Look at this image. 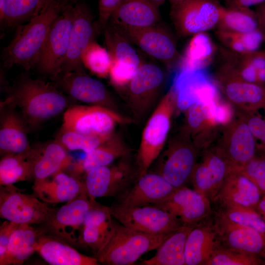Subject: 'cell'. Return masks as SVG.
<instances>
[{
    "label": "cell",
    "instance_id": "d590c367",
    "mask_svg": "<svg viewBox=\"0 0 265 265\" xmlns=\"http://www.w3.org/2000/svg\"><path fill=\"white\" fill-rule=\"evenodd\" d=\"M104 35L111 60L139 68L142 62L138 54L117 26L110 22L107 24Z\"/></svg>",
    "mask_w": 265,
    "mask_h": 265
},
{
    "label": "cell",
    "instance_id": "5b68a950",
    "mask_svg": "<svg viewBox=\"0 0 265 265\" xmlns=\"http://www.w3.org/2000/svg\"><path fill=\"white\" fill-rule=\"evenodd\" d=\"M128 156L115 165L96 167L84 175L85 191L91 201L103 197L117 198L136 182L137 167L127 159Z\"/></svg>",
    "mask_w": 265,
    "mask_h": 265
},
{
    "label": "cell",
    "instance_id": "f1b7e54d",
    "mask_svg": "<svg viewBox=\"0 0 265 265\" xmlns=\"http://www.w3.org/2000/svg\"><path fill=\"white\" fill-rule=\"evenodd\" d=\"M45 230L31 225L19 224L11 234L0 265H21L37 252L39 239Z\"/></svg>",
    "mask_w": 265,
    "mask_h": 265
},
{
    "label": "cell",
    "instance_id": "1f68e13d",
    "mask_svg": "<svg viewBox=\"0 0 265 265\" xmlns=\"http://www.w3.org/2000/svg\"><path fill=\"white\" fill-rule=\"evenodd\" d=\"M219 246L218 236L213 225L197 224L186 240V265H205Z\"/></svg>",
    "mask_w": 265,
    "mask_h": 265
},
{
    "label": "cell",
    "instance_id": "b9f144b4",
    "mask_svg": "<svg viewBox=\"0 0 265 265\" xmlns=\"http://www.w3.org/2000/svg\"><path fill=\"white\" fill-rule=\"evenodd\" d=\"M262 263L257 256L219 246L205 265H256Z\"/></svg>",
    "mask_w": 265,
    "mask_h": 265
},
{
    "label": "cell",
    "instance_id": "4fadbf2b",
    "mask_svg": "<svg viewBox=\"0 0 265 265\" xmlns=\"http://www.w3.org/2000/svg\"><path fill=\"white\" fill-rule=\"evenodd\" d=\"M214 82L236 110L253 111L265 106V84L245 80L227 64L216 72Z\"/></svg>",
    "mask_w": 265,
    "mask_h": 265
},
{
    "label": "cell",
    "instance_id": "30bf717a",
    "mask_svg": "<svg viewBox=\"0 0 265 265\" xmlns=\"http://www.w3.org/2000/svg\"><path fill=\"white\" fill-rule=\"evenodd\" d=\"M110 208L112 217L117 221L145 233L168 234L184 225L170 213L152 205L127 207L115 204Z\"/></svg>",
    "mask_w": 265,
    "mask_h": 265
},
{
    "label": "cell",
    "instance_id": "836d02e7",
    "mask_svg": "<svg viewBox=\"0 0 265 265\" xmlns=\"http://www.w3.org/2000/svg\"><path fill=\"white\" fill-rule=\"evenodd\" d=\"M215 52L213 42L206 32L192 35L182 56L180 70H203L212 62Z\"/></svg>",
    "mask_w": 265,
    "mask_h": 265
},
{
    "label": "cell",
    "instance_id": "f546056e",
    "mask_svg": "<svg viewBox=\"0 0 265 265\" xmlns=\"http://www.w3.org/2000/svg\"><path fill=\"white\" fill-rule=\"evenodd\" d=\"M130 149L119 136L113 133L106 140L101 143L85 156L73 163L72 174L80 179L90 170L103 166L110 165L118 158L128 156Z\"/></svg>",
    "mask_w": 265,
    "mask_h": 265
},
{
    "label": "cell",
    "instance_id": "f6af8a7d",
    "mask_svg": "<svg viewBox=\"0 0 265 265\" xmlns=\"http://www.w3.org/2000/svg\"><path fill=\"white\" fill-rule=\"evenodd\" d=\"M216 35L227 49L240 54L247 53L246 49L237 32L217 30Z\"/></svg>",
    "mask_w": 265,
    "mask_h": 265
},
{
    "label": "cell",
    "instance_id": "9a60e30c",
    "mask_svg": "<svg viewBox=\"0 0 265 265\" xmlns=\"http://www.w3.org/2000/svg\"><path fill=\"white\" fill-rule=\"evenodd\" d=\"M221 6L217 0H186L171 8L178 34L182 37L192 36L216 27Z\"/></svg>",
    "mask_w": 265,
    "mask_h": 265
},
{
    "label": "cell",
    "instance_id": "7402d4cb",
    "mask_svg": "<svg viewBox=\"0 0 265 265\" xmlns=\"http://www.w3.org/2000/svg\"><path fill=\"white\" fill-rule=\"evenodd\" d=\"M213 225L219 246L265 257V234L252 228L232 223L218 213Z\"/></svg>",
    "mask_w": 265,
    "mask_h": 265
},
{
    "label": "cell",
    "instance_id": "f5cc1de1",
    "mask_svg": "<svg viewBox=\"0 0 265 265\" xmlns=\"http://www.w3.org/2000/svg\"><path fill=\"white\" fill-rule=\"evenodd\" d=\"M256 79L257 83L265 84V67L257 71Z\"/></svg>",
    "mask_w": 265,
    "mask_h": 265
},
{
    "label": "cell",
    "instance_id": "3957f363",
    "mask_svg": "<svg viewBox=\"0 0 265 265\" xmlns=\"http://www.w3.org/2000/svg\"><path fill=\"white\" fill-rule=\"evenodd\" d=\"M171 233L156 235L145 233L128 228L114 219L113 231L110 238L94 257L100 264L133 265L142 255L157 249Z\"/></svg>",
    "mask_w": 265,
    "mask_h": 265
},
{
    "label": "cell",
    "instance_id": "ee69618b",
    "mask_svg": "<svg viewBox=\"0 0 265 265\" xmlns=\"http://www.w3.org/2000/svg\"><path fill=\"white\" fill-rule=\"evenodd\" d=\"M238 168L255 184L262 195L265 194V154L256 155L245 166Z\"/></svg>",
    "mask_w": 265,
    "mask_h": 265
},
{
    "label": "cell",
    "instance_id": "681fc988",
    "mask_svg": "<svg viewBox=\"0 0 265 265\" xmlns=\"http://www.w3.org/2000/svg\"><path fill=\"white\" fill-rule=\"evenodd\" d=\"M265 0H226L227 6L248 7L261 4Z\"/></svg>",
    "mask_w": 265,
    "mask_h": 265
},
{
    "label": "cell",
    "instance_id": "7dc6e473",
    "mask_svg": "<svg viewBox=\"0 0 265 265\" xmlns=\"http://www.w3.org/2000/svg\"><path fill=\"white\" fill-rule=\"evenodd\" d=\"M237 33L243 44L247 53L258 51L261 43L264 41L263 36L258 29L249 32Z\"/></svg>",
    "mask_w": 265,
    "mask_h": 265
},
{
    "label": "cell",
    "instance_id": "bcb514c9",
    "mask_svg": "<svg viewBox=\"0 0 265 265\" xmlns=\"http://www.w3.org/2000/svg\"><path fill=\"white\" fill-rule=\"evenodd\" d=\"M122 0H99L98 27L104 29Z\"/></svg>",
    "mask_w": 265,
    "mask_h": 265
},
{
    "label": "cell",
    "instance_id": "4dcf8cb0",
    "mask_svg": "<svg viewBox=\"0 0 265 265\" xmlns=\"http://www.w3.org/2000/svg\"><path fill=\"white\" fill-rule=\"evenodd\" d=\"M31 159L34 181L44 179L65 170L73 164L72 157L55 140L35 148Z\"/></svg>",
    "mask_w": 265,
    "mask_h": 265
},
{
    "label": "cell",
    "instance_id": "8d00e7d4",
    "mask_svg": "<svg viewBox=\"0 0 265 265\" xmlns=\"http://www.w3.org/2000/svg\"><path fill=\"white\" fill-rule=\"evenodd\" d=\"M33 153L11 154L1 157L0 186L12 185L33 178V163L31 158Z\"/></svg>",
    "mask_w": 265,
    "mask_h": 265
},
{
    "label": "cell",
    "instance_id": "8992f818",
    "mask_svg": "<svg viewBox=\"0 0 265 265\" xmlns=\"http://www.w3.org/2000/svg\"><path fill=\"white\" fill-rule=\"evenodd\" d=\"M200 152L190 136L182 132L160 156L155 172L176 189L185 186L190 181Z\"/></svg>",
    "mask_w": 265,
    "mask_h": 265
},
{
    "label": "cell",
    "instance_id": "5bb4252c",
    "mask_svg": "<svg viewBox=\"0 0 265 265\" xmlns=\"http://www.w3.org/2000/svg\"><path fill=\"white\" fill-rule=\"evenodd\" d=\"M115 25L130 42L149 56L162 62L168 68L180 63L182 56L178 51L175 38L165 28L157 25L143 28Z\"/></svg>",
    "mask_w": 265,
    "mask_h": 265
},
{
    "label": "cell",
    "instance_id": "ffe728a7",
    "mask_svg": "<svg viewBox=\"0 0 265 265\" xmlns=\"http://www.w3.org/2000/svg\"><path fill=\"white\" fill-rule=\"evenodd\" d=\"M164 74L158 66L142 62L135 75L122 91L135 114L146 111L162 85Z\"/></svg>",
    "mask_w": 265,
    "mask_h": 265
},
{
    "label": "cell",
    "instance_id": "44dd1931",
    "mask_svg": "<svg viewBox=\"0 0 265 265\" xmlns=\"http://www.w3.org/2000/svg\"><path fill=\"white\" fill-rule=\"evenodd\" d=\"M13 104L4 101L0 105V153L7 155L31 154L27 133L29 130L21 113Z\"/></svg>",
    "mask_w": 265,
    "mask_h": 265
},
{
    "label": "cell",
    "instance_id": "11a10c76",
    "mask_svg": "<svg viewBox=\"0 0 265 265\" xmlns=\"http://www.w3.org/2000/svg\"><path fill=\"white\" fill-rule=\"evenodd\" d=\"M156 6H159L164 3L166 0H149Z\"/></svg>",
    "mask_w": 265,
    "mask_h": 265
},
{
    "label": "cell",
    "instance_id": "7bdbcfd3",
    "mask_svg": "<svg viewBox=\"0 0 265 265\" xmlns=\"http://www.w3.org/2000/svg\"><path fill=\"white\" fill-rule=\"evenodd\" d=\"M244 118L253 134L257 144V152L265 154V106L253 111L236 110Z\"/></svg>",
    "mask_w": 265,
    "mask_h": 265
},
{
    "label": "cell",
    "instance_id": "8fae6325",
    "mask_svg": "<svg viewBox=\"0 0 265 265\" xmlns=\"http://www.w3.org/2000/svg\"><path fill=\"white\" fill-rule=\"evenodd\" d=\"M129 120L114 110L97 106L72 105L64 112L61 129L87 135L113 133L117 123Z\"/></svg>",
    "mask_w": 265,
    "mask_h": 265
},
{
    "label": "cell",
    "instance_id": "f907efd6",
    "mask_svg": "<svg viewBox=\"0 0 265 265\" xmlns=\"http://www.w3.org/2000/svg\"><path fill=\"white\" fill-rule=\"evenodd\" d=\"M257 16L258 29L265 41V3L261 4L255 11Z\"/></svg>",
    "mask_w": 265,
    "mask_h": 265
},
{
    "label": "cell",
    "instance_id": "277c9868",
    "mask_svg": "<svg viewBox=\"0 0 265 265\" xmlns=\"http://www.w3.org/2000/svg\"><path fill=\"white\" fill-rule=\"evenodd\" d=\"M175 96V91L172 86L157 106L143 129L136 158L138 178L148 172L162 151L170 128Z\"/></svg>",
    "mask_w": 265,
    "mask_h": 265
},
{
    "label": "cell",
    "instance_id": "e575fe53",
    "mask_svg": "<svg viewBox=\"0 0 265 265\" xmlns=\"http://www.w3.org/2000/svg\"><path fill=\"white\" fill-rule=\"evenodd\" d=\"M50 0H0V26L10 27L28 22Z\"/></svg>",
    "mask_w": 265,
    "mask_h": 265
},
{
    "label": "cell",
    "instance_id": "2e32d148",
    "mask_svg": "<svg viewBox=\"0 0 265 265\" xmlns=\"http://www.w3.org/2000/svg\"><path fill=\"white\" fill-rule=\"evenodd\" d=\"M190 182L193 189L213 200L225 178L234 167L216 146L211 145L201 151Z\"/></svg>",
    "mask_w": 265,
    "mask_h": 265
},
{
    "label": "cell",
    "instance_id": "d4e9b609",
    "mask_svg": "<svg viewBox=\"0 0 265 265\" xmlns=\"http://www.w3.org/2000/svg\"><path fill=\"white\" fill-rule=\"evenodd\" d=\"M32 189L34 195L47 204L67 203L86 192L83 182L64 170L34 181Z\"/></svg>",
    "mask_w": 265,
    "mask_h": 265
},
{
    "label": "cell",
    "instance_id": "7a4b0ae2",
    "mask_svg": "<svg viewBox=\"0 0 265 265\" xmlns=\"http://www.w3.org/2000/svg\"><path fill=\"white\" fill-rule=\"evenodd\" d=\"M66 4L62 0H50L38 14L19 26L13 39L1 52L4 68L18 65L29 70L36 67L50 27Z\"/></svg>",
    "mask_w": 265,
    "mask_h": 265
},
{
    "label": "cell",
    "instance_id": "d6986e66",
    "mask_svg": "<svg viewBox=\"0 0 265 265\" xmlns=\"http://www.w3.org/2000/svg\"><path fill=\"white\" fill-rule=\"evenodd\" d=\"M74 11L69 47L60 73L84 71L81 56L94 36L95 26L88 6L84 3H76Z\"/></svg>",
    "mask_w": 265,
    "mask_h": 265
},
{
    "label": "cell",
    "instance_id": "816d5d0a",
    "mask_svg": "<svg viewBox=\"0 0 265 265\" xmlns=\"http://www.w3.org/2000/svg\"><path fill=\"white\" fill-rule=\"evenodd\" d=\"M256 210L265 220V194L262 195Z\"/></svg>",
    "mask_w": 265,
    "mask_h": 265
},
{
    "label": "cell",
    "instance_id": "db71d44e",
    "mask_svg": "<svg viewBox=\"0 0 265 265\" xmlns=\"http://www.w3.org/2000/svg\"><path fill=\"white\" fill-rule=\"evenodd\" d=\"M186 0H169L170 3L171 5V8H173Z\"/></svg>",
    "mask_w": 265,
    "mask_h": 265
},
{
    "label": "cell",
    "instance_id": "e0dca14e",
    "mask_svg": "<svg viewBox=\"0 0 265 265\" xmlns=\"http://www.w3.org/2000/svg\"><path fill=\"white\" fill-rule=\"evenodd\" d=\"M52 80L61 92L74 100L114 110L111 97L104 84L84 71L61 73Z\"/></svg>",
    "mask_w": 265,
    "mask_h": 265
},
{
    "label": "cell",
    "instance_id": "ab89813d",
    "mask_svg": "<svg viewBox=\"0 0 265 265\" xmlns=\"http://www.w3.org/2000/svg\"><path fill=\"white\" fill-rule=\"evenodd\" d=\"M84 67L97 76L105 78L108 76L111 66L110 55L107 50L93 40L81 56Z\"/></svg>",
    "mask_w": 265,
    "mask_h": 265
},
{
    "label": "cell",
    "instance_id": "ba28073f",
    "mask_svg": "<svg viewBox=\"0 0 265 265\" xmlns=\"http://www.w3.org/2000/svg\"><path fill=\"white\" fill-rule=\"evenodd\" d=\"M74 16V6L66 4L50 27L36 66L52 79L61 71L69 47Z\"/></svg>",
    "mask_w": 265,
    "mask_h": 265
},
{
    "label": "cell",
    "instance_id": "9c48e42d",
    "mask_svg": "<svg viewBox=\"0 0 265 265\" xmlns=\"http://www.w3.org/2000/svg\"><path fill=\"white\" fill-rule=\"evenodd\" d=\"M221 126L215 145L234 167H243L257 153L256 142L247 123L236 110L232 118Z\"/></svg>",
    "mask_w": 265,
    "mask_h": 265
},
{
    "label": "cell",
    "instance_id": "83f0119b",
    "mask_svg": "<svg viewBox=\"0 0 265 265\" xmlns=\"http://www.w3.org/2000/svg\"><path fill=\"white\" fill-rule=\"evenodd\" d=\"M159 7L149 0H122L109 20L119 26L143 28L157 25Z\"/></svg>",
    "mask_w": 265,
    "mask_h": 265
},
{
    "label": "cell",
    "instance_id": "7c38bea8",
    "mask_svg": "<svg viewBox=\"0 0 265 265\" xmlns=\"http://www.w3.org/2000/svg\"><path fill=\"white\" fill-rule=\"evenodd\" d=\"M55 208L35 195L23 193L14 185L0 186V217L18 224L41 225Z\"/></svg>",
    "mask_w": 265,
    "mask_h": 265
},
{
    "label": "cell",
    "instance_id": "ac0fdd59",
    "mask_svg": "<svg viewBox=\"0 0 265 265\" xmlns=\"http://www.w3.org/2000/svg\"><path fill=\"white\" fill-rule=\"evenodd\" d=\"M210 200L186 186L175 189L166 199L151 204L177 218L183 224H196L212 212Z\"/></svg>",
    "mask_w": 265,
    "mask_h": 265
},
{
    "label": "cell",
    "instance_id": "484cf974",
    "mask_svg": "<svg viewBox=\"0 0 265 265\" xmlns=\"http://www.w3.org/2000/svg\"><path fill=\"white\" fill-rule=\"evenodd\" d=\"M114 218L110 208L96 202L88 212L82 230L80 246L97 254L110 238L114 229Z\"/></svg>",
    "mask_w": 265,
    "mask_h": 265
},
{
    "label": "cell",
    "instance_id": "f35d334b",
    "mask_svg": "<svg viewBox=\"0 0 265 265\" xmlns=\"http://www.w3.org/2000/svg\"><path fill=\"white\" fill-rule=\"evenodd\" d=\"M113 133L106 135H87L60 129L55 140L66 150H82L87 154L106 140Z\"/></svg>",
    "mask_w": 265,
    "mask_h": 265
},
{
    "label": "cell",
    "instance_id": "cb8c5ba5",
    "mask_svg": "<svg viewBox=\"0 0 265 265\" xmlns=\"http://www.w3.org/2000/svg\"><path fill=\"white\" fill-rule=\"evenodd\" d=\"M175 189L159 174L147 172L116 198L115 204L127 207L154 204L166 199Z\"/></svg>",
    "mask_w": 265,
    "mask_h": 265
},
{
    "label": "cell",
    "instance_id": "52a82bcc",
    "mask_svg": "<svg viewBox=\"0 0 265 265\" xmlns=\"http://www.w3.org/2000/svg\"><path fill=\"white\" fill-rule=\"evenodd\" d=\"M97 201H91L86 192L55 210L41 225L46 233L72 246H80L86 216Z\"/></svg>",
    "mask_w": 265,
    "mask_h": 265
},
{
    "label": "cell",
    "instance_id": "6da1fadb",
    "mask_svg": "<svg viewBox=\"0 0 265 265\" xmlns=\"http://www.w3.org/2000/svg\"><path fill=\"white\" fill-rule=\"evenodd\" d=\"M4 101L20 109L29 130L64 112L71 105L69 97L54 83L22 74L12 85L4 87Z\"/></svg>",
    "mask_w": 265,
    "mask_h": 265
},
{
    "label": "cell",
    "instance_id": "d6a6232c",
    "mask_svg": "<svg viewBox=\"0 0 265 265\" xmlns=\"http://www.w3.org/2000/svg\"><path fill=\"white\" fill-rule=\"evenodd\" d=\"M198 224H184L172 232L157 249L152 258L142 263L144 265H186L185 245L190 231Z\"/></svg>",
    "mask_w": 265,
    "mask_h": 265
},
{
    "label": "cell",
    "instance_id": "74e56055",
    "mask_svg": "<svg viewBox=\"0 0 265 265\" xmlns=\"http://www.w3.org/2000/svg\"><path fill=\"white\" fill-rule=\"evenodd\" d=\"M217 29L245 32L258 29L256 12L248 7L221 6Z\"/></svg>",
    "mask_w": 265,
    "mask_h": 265
},
{
    "label": "cell",
    "instance_id": "9f6ffc18",
    "mask_svg": "<svg viewBox=\"0 0 265 265\" xmlns=\"http://www.w3.org/2000/svg\"><path fill=\"white\" fill-rule=\"evenodd\" d=\"M257 52L260 55L265 58V51H257Z\"/></svg>",
    "mask_w": 265,
    "mask_h": 265
},
{
    "label": "cell",
    "instance_id": "4316f807",
    "mask_svg": "<svg viewBox=\"0 0 265 265\" xmlns=\"http://www.w3.org/2000/svg\"><path fill=\"white\" fill-rule=\"evenodd\" d=\"M52 265H98L97 259L82 254L69 243L44 232L40 236L37 252Z\"/></svg>",
    "mask_w": 265,
    "mask_h": 265
},
{
    "label": "cell",
    "instance_id": "60d3db41",
    "mask_svg": "<svg viewBox=\"0 0 265 265\" xmlns=\"http://www.w3.org/2000/svg\"><path fill=\"white\" fill-rule=\"evenodd\" d=\"M217 213L227 220L265 234V220L255 209L242 207H221Z\"/></svg>",
    "mask_w": 265,
    "mask_h": 265
},
{
    "label": "cell",
    "instance_id": "c3c4849f",
    "mask_svg": "<svg viewBox=\"0 0 265 265\" xmlns=\"http://www.w3.org/2000/svg\"><path fill=\"white\" fill-rule=\"evenodd\" d=\"M19 224L5 220L0 228V257L5 253L10 236Z\"/></svg>",
    "mask_w": 265,
    "mask_h": 265
},
{
    "label": "cell",
    "instance_id": "603a6c76",
    "mask_svg": "<svg viewBox=\"0 0 265 265\" xmlns=\"http://www.w3.org/2000/svg\"><path fill=\"white\" fill-rule=\"evenodd\" d=\"M262 194L238 168L234 167L222 184L213 202L221 207H242L255 209Z\"/></svg>",
    "mask_w": 265,
    "mask_h": 265
}]
</instances>
